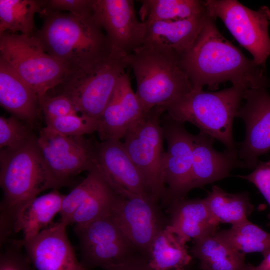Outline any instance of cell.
I'll use <instances>...</instances> for the list:
<instances>
[{
	"instance_id": "obj_1",
	"label": "cell",
	"mask_w": 270,
	"mask_h": 270,
	"mask_svg": "<svg viewBox=\"0 0 270 270\" xmlns=\"http://www.w3.org/2000/svg\"><path fill=\"white\" fill-rule=\"evenodd\" d=\"M215 20L208 13L194 44L180 56L192 89L202 90L207 86L216 90L226 82L246 90L268 87L270 82L266 68L247 58L226 38Z\"/></svg>"
},
{
	"instance_id": "obj_2",
	"label": "cell",
	"mask_w": 270,
	"mask_h": 270,
	"mask_svg": "<svg viewBox=\"0 0 270 270\" xmlns=\"http://www.w3.org/2000/svg\"><path fill=\"white\" fill-rule=\"evenodd\" d=\"M42 26L34 32L44 51L59 61L69 74L90 72L113 52L106 34L94 12L78 16L42 9Z\"/></svg>"
},
{
	"instance_id": "obj_3",
	"label": "cell",
	"mask_w": 270,
	"mask_h": 270,
	"mask_svg": "<svg viewBox=\"0 0 270 270\" xmlns=\"http://www.w3.org/2000/svg\"><path fill=\"white\" fill-rule=\"evenodd\" d=\"M0 244L8 241L30 204L46 190V173L37 138L0 153Z\"/></svg>"
},
{
	"instance_id": "obj_4",
	"label": "cell",
	"mask_w": 270,
	"mask_h": 270,
	"mask_svg": "<svg viewBox=\"0 0 270 270\" xmlns=\"http://www.w3.org/2000/svg\"><path fill=\"white\" fill-rule=\"evenodd\" d=\"M246 90L234 86L214 92L192 89L162 106L174 120L194 124L200 132L220 141L226 150L238 153L232 123Z\"/></svg>"
},
{
	"instance_id": "obj_5",
	"label": "cell",
	"mask_w": 270,
	"mask_h": 270,
	"mask_svg": "<svg viewBox=\"0 0 270 270\" xmlns=\"http://www.w3.org/2000/svg\"><path fill=\"white\" fill-rule=\"evenodd\" d=\"M136 82V94L144 112L166 105L192 90L180 56L162 47L143 44L130 56Z\"/></svg>"
},
{
	"instance_id": "obj_6",
	"label": "cell",
	"mask_w": 270,
	"mask_h": 270,
	"mask_svg": "<svg viewBox=\"0 0 270 270\" xmlns=\"http://www.w3.org/2000/svg\"><path fill=\"white\" fill-rule=\"evenodd\" d=\"M0 56L32 88L40 106L48 92L69 74L59 61L44 51L34 34H0Z\"/></svg>"
},
{
	"instance_id": "obj_7",
	"label": "cell",
	"mask_w": 270,
	"mask_h": 270,
	"mask_svg": "<svg viewBox=\"0 0 270 270\" xmlns=\"http://www.w3.org/2000/svg\"><path fill=\"white\" fill-rule=\"evenodd\" d=\"M162 106L145 112L127 130L124 146L142 174L154 200H164L166 188L164 180L163 160L165 151L161 116Z\"/></svg>"
},
{
	"instance_id": "obj_8",
	"label": "cell",
	"mask_w": 270,
	"mask_h": 270,
	"mask_svg": "<svg viewBox=\"0 0 270 270\" xmlns=\"http://www.w3.org/2000/svg\"><path fill=\"white\" fill-rule=\"evenodd\" d=\"M130 56L113 50L108 59L94 70L69 74L55 88L72 102L78 113L98 120L130 66Z\"/></svg>"
},
{
	"instance_id": "obj_9",
	"label": "cell",
	"mask_w": 270,
	"mask_h": 270,
	"mask_svg": "<svg viewBox=\"0 0 270 270\" xmlns=\"http://www.w3.org/2000/svg\"><path fill=\"white\" fill-rule=\"evenodd\" d=\"M46 173V190L70 184L96 164L95 144L84 136H66L44 128L37 138Z\"/></svg>"
},
{
	"instance_id": "obj_10",
	"label": "cell",
	"mask_w": 270,
	"mask_h": 270,
	"mask_svg": "<svg viewBox=\"0 0 270 270\" xmlns=\"http://www.w3.org/2000/svg\"><path fill=\"white\" fill-rule=\"evenodd\" d=\"M209 14L219 18L238 42L252 56L258 65L266 68L270 56V9L266 6L251 10L236 0H206Z\"/></svg>"
},
{
	"instance_id": "obj_11",
	"label": "cell",
	"mask_w": 270,
	"mask_h": 270,
	"mask_svg": "<svg viewBox=\"0 0 270 270\" xmlns=\"http://www.w3.org/2000/svg\"><path fill=\"white\" fill-rule=\"evenodd\" d=\"M74 231L79 240L80 262L86 269L101 268L107 270L141 255L112 213L84 225H76Z\"/></svg>"
},
{
	"instance_id": "obj_12",
	"label": "cell",
	"mask_w": 270,
	"mask_h": 270,
	"mask_svg": "<svg viewBox=\"0 0 270 270\" xmlns=\"http://www.w3.org/2000/svg\"><path fill=\"white\" fill-rule=\"evenodd\" d=\"M112 216L136 250L148 260L154 238L169 222L158 202L128 192L116 202Z\"/></svg>"
},
{
	"instance_id": "obj_13",
	"label": "cell",
	"mask_w": 270,
	"mask_h": 270,
	"mask_svg": "<svg viewBox=\"0 0 270 270\" xmlns=\"http://www.w3.org/2000/svg\"><path fill=\"white\" fill-rule=\"evenodd\" d=\"M161 124L167 144L163 160V176L166 194L163 203L184 198L192 188V134L184 123L176 121L164 112Z\"/></svg>"
},
{
	"instance_id": "obj_14",
	"label": "cell",
	"mask_w": 270,
	"mask_h": 270,
	"mask_svg": "<svg viewBox=\"0 0 270 270\" xmlns=\"http://www.w3.org/2000/svg\"><path fill=\"white\" fill-rule=\"evenodd\" d=\"M266 88L246 90L245 103L236 113L246 126L245 138L238 150L242 168H254L258 158L270 150V95Z\"/></svg>"
},
{
	"instance_id": "obj_15",
	"label": "cell",
	"mask_w": 270,
	"mask_h": 270,
	"mask_svg": "<svg viewBox=\"0 0 270 270\" xmlns=\"http://www.w3.org/2000/svg\"><path fill=\"white\" fill-rule=\"evenodd\" d=\"M94 14L113 50L130 55L144 44L146 24L138 20L132 0H94Z\"/></svg>"
},
{
	"instance_id": "obj_16",
	"label": "cell",
	"mask_w": 270,
	"mask_h": 270,
	"mask_svg": "<svg viewBox=\"0 0 270 270\" xmlns=\"http://www.w3.org/2000/svg\"><path fill=\"white\" fill-rule=\"evenodd\" d=\"M61 222L24 242L18 240L36 270H86L78 260Z\"/></svg>"
},
{
	"instance_id": "obj_17",
	"label": "cell",
	"mask_w": 270,
	"mask_h": 270,
	"mask_svg": "<svg viewBox=\"0 0 270 270\" xmlns=\"http://www.w3.org/2000/svg\"><path fill=\"white\" fill-rule=\"evenodd\" d=\"M95 158L105 178L119 194L126 191L152 198L142 174L120 140L95 144Z\"/></svg>"
},
{
	"instance_id": "obj_18",
	"label": "cell",
	"mask_w": 270,
	"mask_h": 270,
	"mask_svg": "<svg viewBox=\"0 0 270 270\" xmlns=\"http://www.w3.org/2000/svg\"><path fill=\"white\" fill-rule=\"evenodd\" d=\"M144 112L132 90L128 73L125 72L98 119L97 132L100 140H120Z\"/></svg>"
},
{
	"instance_id": "obj_19",
	"label": "cell",
	"mask_w": 270,
	"mask_h": 270,
	"mask_svg": "<svg viewBox=\"0 0 270 270\" xmlns=\"http://www.w3.org/2000/svg\"><path fill=\"white\" fill-rule=\"evenodd\" d=\"M214 140L201 132L192 134V189L226 178L234 168H242L238 153L216 150L212 146Z\"/></svg>"
},
{
	"instance_id": "obj_20",
	"label": "cell",
	"mask_w": 270,
	"mask_h": 270,
	"mask_svg": "<svg viewBox=\"0 0 270 270\" xmlns=\"http://www.w3.org/2000/svg\"><path fill=\"white\" fill-rule=\"evenodd\" d=\"M169 228L186 244L212 236L219 225L203 199L177 200L168 204Z\"/></svg>"
},
{
	"instance_id": "obj_21",
	"label": "cell",
	"mask_w": 270,
	"mask_h": 270,
	"mask_svg": "<svg viewBox=\"0 0 270 270\" xmlns=\"http://www.w3.org/2000/svg\"><path fill=\"white\" fill-rule=\"evenodd\" d=\"M0 104L12 116L32 124L41 110L34 90L0 56Z\"/></svg>"
},
{
	"instance_id": "obj_22",
	"label": "cell",
	"mask_w": 270,
	"mask_h": 270,
	"mask_svg": "<svg viewBox=\"0 0 270 270\" xmlns=\"http://www.w3.org/2000/svg\"><path fill=\"white\" fill-rule=\"evenodd\" d=\"M208 13L178 20L155 21L146 24L143 44L162 47L180 56L196 40Z\"/></svg>"
},
{
	"instance_id": "obj_23",
	"label": "cell",
	"mask_w": 270,
	"mask_h": 270,
	"mask_svg": "<svg viewBox=\"0 0 270 270\" xmlns=\"http://www.w3.org/2000/svg\"><path fill=\"white\" fill-rule=\"evenodd\" d=\"M83 180L82 202L72 216L70 224L82 226L112 213L122 196L108 182L96 164Z\"/></svg>"
},
{
	"instance_id": "obj_24",
	"label": "cell",
	"mask_w": 270,
	"mask_h": 270,
	"mask_svg": "<svg viewBox=\"0 0 270 270\" xmlns=\"http://www.w3.org/2000/svg\"><path fill=\"white\" fill-rule=\"evenodd\" d=\"M190 252L200 260L202 270H250L245 254L232 248L215 234L194 241Z\"/></svg>"
},
{
	"instance_id": "obj_25",
	"label": "cell",
	"mask_w": 270,
	"mask_h": 270,
	"mask_svg": "<svg viewBox=\"0 0 270 270\" xmlns=\"http://www.w3.org/2000/svg\"><path fill=\"white\" fill-rule=\"evenodd\" d=\"M64 196L54 190L32 200L16 226L15 233L23 232L22 242L32 239L52 224L54 217L60 212Z\"/></svg>"
},
{
	"instance_id": "obj_26",
	"label": "cell",
	"mask_w": 270,
	"mask_h": 270,
	"mask_svg": "<svg viewBox=\"0 0 270 270\" xmlns=\"http://www.w3.org/2000/svg\"><path fill=\"white\" fill-rule=\"evenodd\" d=\"M186 244L166 226L152 242L148 258L152 270H184L192 260Z\"/></svg>"
},
{
	"instance_id": "obj_27",
	"label": "cell",
	"mask_w": 270,
	"mask_h": 270,
	"mask_svg": "<svg viewBox=\"0 0 270 270\" xmlns=\"http://www.w3.org/2000/svg\"><path fill=\"white\" fill-rule=\"evenodd\" d=\"M204 199L212 216L219 224H237L248 220L254 208L247 192L230 194L216 185Z\"/></svg>"
},
{
	"instance_id": "obj_28",
	"label": "cell",
	"mask_w": 270,
	"mask_h": 270,
	"mask_svg": "<svg viewBox=\"0 0 270 270\" xmlns=\"http://www.w3.org/2000/svg\"><path fill=\"white\" fill-rule=\"evenodd\" d=\"M44 0H0V34L4 32L32 35L34 16L40 14Z\"/></svg>"
},
{
	"instance_id": "obj_29",
	"label": "cell",
	"mask_w": 270,
	"mask_h": 270,
	"mask_svg": "<svg viewBox=\"0 0 270 270\" xmlns=\"http://www.w3.org/2000/svg\"><path fill=\"white\" fill-rule=\"evenodd\" d=\"M140 16L142 22L178 20L200 16L206 10L204 0H142Z\"/></svg>"
},
{
	"instance_id": "obj_30",
	"label": "cell",
	"mask_w": 270,
	"mask_h": 270,
	"mask_svg": "<svg viewBox=\"0 0 270 270\" xmlns=\"http://www.w3.org/2000/svg\"><path fill=\"white\" fill-rule=\"evenodd\" d=\"M215 236L235 250L244 254L270 251V233L246 220Z\"/></svg>"
},
{
	"instance_id": "obj_31",
	"label": "cell",
	"mask_w": 270,
	"mask_h": 270,
	"mask_svg": "<svg viewBox=\"0 0 270 270\" xmlns=\"http://www.w3.org/2000/svg\"><path fill=\"white\" fill-rule=\"evenodd\" d=\"M48 128L60 134L70 136H84L97 132L98 120L80 114H72L46 120Z\"/></svg>"
},
{
	"instance_id": "obj_32",
	"label": "cell",
	"mask_w": 270,
	"mask_h": 270,
	"mask_svg": "<svg viewBox=\"0 0 270 270\" xmlns=\"http://www.w3.org/2000/svg\"><path fill=\"white\" fill-rule=\"evenodd\" d=\"M20 120L14 116H0V149L18 148L34 136Z\"/></svg>"
},
{
	"instance_id": "obj_33",
	"label": "cell",
	"mask_w": 270,
	"mask_h": 270,
	"mask_svg": "<svg viewBox=\"0 0 270 270\" xmlns=\"http://www.w3.org/2000/svg\"><path fill=\"white\" fill-rule=\"evenodd\" d=\"M4 246L0 254V270H36L18 240Z\"/></svg>"
},
{
	"instance_id": "obj_34",
	"label": "cell",
	"mask_w": 270,
	"mask_h": 270,
	"mask_svg": "<svg viewBox=\"0 0 270 270\" xmlns=\"http://www.w3.org/2000/svg\"><path fill=\"white\" fill-rule=\"evenodd\" d=\"M45 120L78 114L72 102L63 94L47 95L40 105Z\"/></svg>"
},
{
	"instance_id": "obj_35",
	"label": "cell",
	"mask_w": 270,
	"mask_h": 270,
	"mask_svg": "<svg viewBox=\"0 0 270 270\" xmlns=\"http://www.w3.org/2000/svg\"><path fill=\"white\" fill-rule=\"evenodd\" d=\"M42 9L86 16L94 12V0H44Z\"/></svg>"
},
{
	"instance_id": "obj_36",
	"label": "cell",
	"mask_w": 270,
	"mask_h": 270,
	"mask_svg": "<svg viewBox=\"0 0 270 270\" xmlns=\"http://www.w3.org/2000/svg\"><path fill=\"white\" fill-rule=\"evenodd\" d=\"M250 174L237 176L253 184L259 190L270 206V160H259ZM270 220V213L268 215Z\"/></svg>"
},
{
	"instance_id": "obj_37",
	"label": "cell",
	"mask_w": 270,
	"mask_h": 270,
	"mask_svg": "<svg viewBox=\"0 0 270 270\" xmlns=\"http://www.w3.org/2000/svg\"><path fill=\"white\" fill-rule=\"evenodd\" d=\"M107 270H152L146 258L138 255L131 260Z\"/></svg>"
},
{
	"instance_id": "obj_38",
	"label": "cell",
	"mask_w": 270,
	"mask_h": 270,
	"mask_svg": "<svg viewBox=\"0 0 270 270\" xmlns=\"http://www.w3.org/2000/svg\"><path fill=\"white\" fill-rule=\"evenodd\" d=\"M262 256V260L258 265L252 266L250 270H270V251Z\"/></svg>"
},
{
	"instance_id": "obj_39",
	"label": "cell",
	"mask_w": 270,
	"mask_h": 270,
	"mask_svg": "<svg viewBox=\"0 0 270 270\" xmlns=\"http://www.w3.org/2000/svg\"><path fill=\"white\" fill-rule=\"evenodd\" d=\"M267 226H270V222H268V224H267Z\"/></svg>"
}]
</instances>
